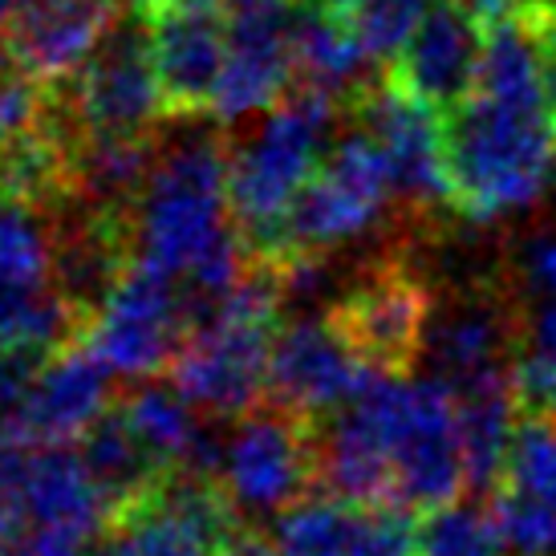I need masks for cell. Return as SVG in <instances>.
I'll list each match as a JSON object with an SVG mask.
<instances>
[{"label":"cell","mask_w":556,"mask_h":556,"mask_svg":"<svg viewBox=\"0 0 556 556\" xmlns=\"http://www.w3.org/2000/svg\"><path fill=\"white\" fill-rule=\"evenodd\" d=\"M415 556H508L495 516L479 504H447L418 520Z\"/></svg>","instance_id":"4316f807"},{"label":"cell","mask_w":556,"mask_h":556,"mask_svg":"<svg viewBox=\"0 0 556 556\" xmlns=\"http://www.w3.org/2000/svg\"><path fill=\"white\" fill-rule=\"evenodd\" d=\"M553 415H556V406H553Z\"/></svg>","instance_id":"ab89813d"},{"label":"cell","mask_w":556,"mask_h":556,"mask_svg":"<svg viewBox=\"0 0 556 556\" xmlns=\"http://www.w3.org/2000/svg\"><path fill=\"white\" fill-rule=\"evenodd\" d=\"M492 516L508 556H556V415L525 410L511 434Z\"/></svg>","instance_id":"2e32d148"},{"label":"cell","mask_w":556,"mask_h":556,"mask_svg":"<svg viewBox=\"0 0 556 556\" xmlns=\"http://www.w3.org/2000/svg\"><path fill=\"white\" fill-rule=\"evenodd\" d=\"M33 443L0 431V544L13 541L29 520V464Z\"/></svg>","instance_id":"f1b7e54d"},{"label":"cell","mask_w":556,"mask_h":556,"mask_svg":"<svg viewBox=\"0 0 556 556\" xmlns=\"http://www.w3.org/2000/svg\"><path fill=\"white\" fill-rule=\"evenodd\" d=\"M224 556H277V548H273V541L256 536V532H240V536L224 548Z\"/></svg>","instance_id":"836d02e7"},{"label":"cell","mask_w":556,"mask_h":556,"mask_svg":"<svg viewBox=\"0 0 556 556\" xmlns=\"http://www.w3.org/2000/svg\"><path fill=\"white\" fill-rule=\"evenodd\" d=\"M155 70L175 118L212 110L219 74L228 62L232 16L219 0H155L142 9Z\"/></svg>","instance_id":"5bb4252c"},{"label":"cell","mask_w":556,"mask_h":556,"mask_svg":"<svg viewBox=\"0 0 556 556\" xmlns=\"http://www.w3.org/2000/svg\"><path fill=\"white\" fill-rule=\"evenodd\" d=\"M321 483V431L277 402L252 406L224 434L219 488L240 520H277Z\"/></svg>","instance_id":"8992f818"},{"label":"cell","mask_w":556,"mask_h":556,"mask_svg":"<svg viewBox=\"0 0 556 556\" xmlns=\"http://www.w3.org/2000/svg\"><path fill=\"white\" fill-rule=\"evenodd\" d=\"M232 151L207 135L187 130L159 147L155 167L130 212L135 261L184 285L224 240H232Z\"/></svg>","instance_id":"7a4b0ae2"},{"label":"cell","mask_w":556,"mask_h":556,"mask_svg":"<svg viewBox=\"0 0 556 556\" xmlns=\"http://www.w3.org/2000/svg\"><path fill=\"white\" fill-rule=\"evenodd\" d=\"M65 86H70V98L62 114L74 126V135L135 139V135H151V126L170 114L142 13L126 21L118 16V25L106 33L98 53Z\"/></svg>","instance_id":"30bf717a"},{"label":"cell","mask_w":556,"mask_h":556,"mask_svg":"<svg viewBox=\"0 0 556 556\" xmlns=\"http://www.w3.org/2000/svg\"><path fill=\"white\" fill-rule=\"evenodd\" d=\"M357 102V130H366L387 163L394 200L410 212H434L451 203V151L447 123L422 98L399 81H370Z\"/></svg>","instance_id":"8fae6325"},{"label":"cell","mask_w":556,"mask_h":556,"mask_svg":"<svg viewBox=\"0 0 556 556\" xmlns=\"http://www.w3.org/2000/svg\"><path fill=\"white\" fill-rule=\"evenodd\" d=\"M434 0H345L338 13L354 29L370 62H399L406 41L427 21Z\"/></svg>","instance_id":"83f0119b"},{"label":"cell","mask_w":556,"mask_h":556,"mask_svg":"<svg viewBox=\"0 0 556 556\" xmlns=\"http://www.w3.org/2000/svg\"><path fill=\"white\" fill-rule=\"evenodd\" d=\"M431 313V293L422 280L402 264H382L341 296L333 317L370 370L406 374L410 362L422 357Z\"/></svg>","instance_id":"e0dca14e"},{"label":"cell","mask_w":556,"mask_h":556,"mask_svg":"<svg viewBox=\"0 0 556 556\" xmlns=\"http://www.w3.org/2000/svg\"><path fill=\"white\" fill-rule=\"evenodd\" d=\"M520 354V313L500 293H467L451 309L431 313L422 357L451 390L508 374Z\"/></svg>","instance_id":"44dd1931"},{"label":"cell","mask_w":556,"mask_h":556,"mask_svg":"<svg viewBox=\"0 0 556 556\" xmlns=\"http://www.w3.org/2000/svg\"><path fill=\"white\" fill-rule=\"evenodd\" d=\"M464 4L483 25H500V21H511V16H525L536 0H464Z\"/></svg>","instance_id":"d6a6232c"},{"label":"cell","mask_w":556,"mask_h":556,"mask_svg":"<svg viewBox=\"0 0 556 556\" xmlns=\"http://www.w3.org/2000/svg\"><path fill=\"white\" fill-rule=\"evenodd\" d=\"M118 4H130L135 13H142V9H147V4H155V0H118Z\"/></svg>","instance_id":"74e56055"},{"label":"cell","mask_w":556,"mask_h":556,"mask_svg":"<svg viewBox=\"0 0 556 556\" xmlns=\"http://www.w3.org/2000/svg\"><path fill=\"white\" fill-rule=\"evenodd\" d=\"M357 520V504H345L329 492L305 495L273 520V548L277 556H354Z\"/></svg>","instance_id":"484cf974"},{"label":"cell","mask_w":556,"mask_h":556,"mask_svg":"<svg viewBox=\"0 0 556 556\" xmlns=\"http://www.w3.org/2000/svg\"><path fill=\"white\" fill-rule=\"evenodd\" d=\"M289 41H293V65L301 86L329 93L338 102L341 93H362L370 86L366 70L374 62L366 58L362 41L338 9L293 0L289 4Z\"/></svg>","instance_id":"7402d4cb"},{"label":"cell","mask_w":556,"mask_h":556,"mask_svg":"<svg viewBox=\"0 0 556 556\" xmlns=\"http://www.w3.org/2000/svg\"><path fill=\"white\" fill-rule=\"evenodd\" d=\"M528 29L536 37V53H541V74L548 86V98L556 106V0H536L525 13Z\"/></svg>","instance_id":"1f68e13d"},{"label":"cell","mask_w":556,"mask_h":556,"mask_svg":"<svg viewBox=\"0 0 556 556\" xmlns=\"http://www.w3.org/2000/svg\"><path fill=\"white\" fill-rule=\"evenodd\" d=\"M191 333L184 285L159 268L130 264L106 301L90 313L81 341L123 378H151L170 370L184 338Z\"/></svg>","instance_id":"9c48e42d"},{"label":"cell","mask_w":556,"mask_h":556,"mask_svg":"<svg viewBox=\"0 0 556 556\" xmlns=\"http://www.w3.org/2000/svg\"><path fill=\"white\" fill-rule=\"evenodd\" d=\"M261 4H285V0H232V9H261Z\"/></svg>","instance_id":"d590c367"},{"label":"cell","mask_w":556,"mask_h":556,"mask_svg":"<svg viewBox=\"0 0 556 556\" xmlns=\"http://www.w3.org/2000/svg\"><path fill=\"white\" fill-rule=\"evenodd\" d=\"M110 366L86 341L65 345L33 378L29 394L4 434H16L33 447L74 443L110 410Z\"/></svg>","instance_id":"d6986e66"},{"label":"cell","mask_w":556,"mask_h":556,"mask_svg":"<svg viewBox=\"0 0 556 556\" xmlns=\"http://www.w3.org/2000/svg\"><path fill=\"white\" fill-rule=\"evenodd\" d=\"M280 296L277 264L256 256L232 293L191 325L170 362V382L200 410L248 415L268 394Z\"/></svg>","instance_id":"277c9868"},{"label":"cell","mask_w":556,"mask_h":556,"mask_svg":"<svg viewBox=\"0 0 556 556\" xmlns=\"http://www.w3.org/2000/svg\"><path fill=\"white\" fill-rule=\"evenodd\" d=\"M483 41V21L464 0H434L427 21L394 62V81L434 110L464 106L476 90Z\"/></svg>","instance_id":"ffe728a7"},{"label":"cell","mask_w":556,"mask_h":556,"mask_svg":"<svg viewBox=\"0 0 556 556\" xmlns=\"http://www.w3.org/2000/svg\"><path fill=\"white\" fill-rule=\"evenodd\" d=\"M296 78L293 41H289V4L236 9L228 62L219 74L212 114L219 123H244L277 110Z\"/></svg>","instance_id":"ac0fdd59"},{"label":"cell","mask_w":556,"mask_h":556,"mask_svg":"<svg viewBox=\"0 0 556 556\" xmlns=\"http://www.w3.org/2000/svg\"><path fill=\"white\" fill-rule=\"evenodd\" d=\"M553 98L525 16L488 25L476 90L447 118L451 203L471 224L525 212L553 167Z\"/></svg>","instance_id":"6da1fadb"},{"label":"cell","mask_w":556,"mask_h":556,"mask_svg":"<svg viewBox=\"0 0 556 556\" xmlns=\"http://www.w3.org/2000/svg\"><path fill=\"white\" fill-rule=\"evenodd\" d=\"M240 516L219 479L175 471L110 516L118 556H224L240 536Z\"/></svg>","instance_id":"7c38bea8"},{"label":"cell","mask_w":556,"mask_h":556,"mask_svg":"<svg viewBox=\"0 0 556 556\" xmlns=\"http://www.w3.org/2000/svg\"><path fill=\"white\" fill-rule=\"evenodd\" d=\"M81 333L86 313L58 289V240L37 203L0 191V350L58 354Z\"/></svg>","instance_id":"5b68a950"},{"label":"cell","mask_w":556,"mask_h":556,"mask_svg":"<svg viewBox=\"0 0 556 556\" xmlns=\"http://www.w3.org/2000/svg\"><path fill=\"white\" fill-rule=\"evenodd\" d=\"M366 357L345 338L338 317L301 313L280 325L268 357V402L301 418L338 415L370 378Z\"/></svg>","instance_id":"4fadbf2b"},{"label":"cell","mask_w":556,"mask_h":556,"mask_svg":"<svg viewBox=\"0 0 556 556\" xmlns=\"http://www.w3.org/2000/svg\"><path fill=\"white\" fill-rule=\"evenodd\" d=\"M338 118V98L301 86L232 151L228 191H232L236 228L252 256L273 261L280 248L285 219L301 191L329 155V130Z\"/></svg>","instance_id":"3957f363"},{"label":"cell","mask_w":556,"mask_h":556,"mask_svg":"<svg viewBox=\"0 0 556 556\" xmlns=\"http://www.w3.org/2000/svg\"><path fill=\"white\" fill-rule=\"evenodd\" d=\"M110 504L90 479L81 455L70 447H37L29 464V520L25 525L65 528L81 536H98L106 525Z\"/></svg>","instance_id":"cb8c5ba5"},{"label":"cell","mask_w":556,"mask_h":556,"mask_svg":"<svg viewBox=\"0 0 556 556\" xmlns=\"http://www.w3.org/2000/svg\"><path fill=\"white\" fill-rule=\"evenodd\" d=\"M78 455L90 479L98 483V492L106 495L110 516L126 504H135L139 495H147L155 483L167 479L163 464L147 451L135 427L123 418L118 406H110L106 415L93 422L90 431L78 439Z\"/></svg>","instance_id":"d4e9b609"},{"label":"cell","mask_w":556,"mask_h":556,"mask_svg":"<svg viewBox=\"0 0 556 556\" xmlns=\"http://www.w3.org/2000/svg\"><path fill=\"white\" fill-rule=\"evenodd\" d=\"M516 280L525 296H553L556 293V228L532 232L516 248Z\"/></svg>","instance_id":"f546056e"},{"label":"cell","mask_w":556,"mask_h":556,"mask_svg":"<svg viewBox=\"0 0 556 556\" xmlns=\"http://www.w3.org/2000/svg\"><path fill=\"white\" fill-rule=\"evenodd\" d=\"M394 200L387 163L378 155L366 130H345L333 139L321 170L309 179L285 219L280 248L273 261L289 256H325L333 248L366 236L387 216V203Z\"/></svg>","instance_id":"ba28073f"},{"label":"cell","mask_w":556,"mask_h":556,"mask_svg":"<svg viewBox=\"0 0 556 556\" xmlns=\"http://www.w3.org/2000/svg\"><path fill=\"white\" fill-rule=\"evenodd\" d=\"M118 25V0H16L0 29V58L37 86L78 78L106 33Z\"/></svg>","instance_id":"9a60e30c"},{"label":"cell","mask_w":556,"mask_h":556,"mask_svg":"<svg viewBox=\"0 0 556 556\" xmlns=\"http://www.w3.org/2000/svg\"><path fill=\"white\" fill-rule=\"evenodd\" d=\"M86 556H118V548H114L110 536H93L90 548H86Z\"/></svg>","instance_id":"e575fe53"},{"label":"cell","mask_w":556,"mask_h":556,"mask_svg":"<svg viewBox=\"0 0 556 556\" xmlns=\"http://www.w3.org/2000/svg\"><path fill=\"white\" fill-rule=\"evenodd\" d=\"M455 406H459V443H464L467 459V488L471 492H495L500 476H504V459H508L511 434L520 422L525 402L516 394V382L508 374H492L479 378L471 387L455 390Z\"/></svg>","instance_id":"603a6c76"},{"label":"cell","mask_w":556,"mask_h":556,"mask_svg":"<svg viewBox=\"0 0 556 556\" xmlns=\"http://www.w3.org/2000/svg\"><path fill=\"white\" fill-rule=\"evenodd\" d=\"M13 9H16V0H0V29L9 25V16H13Z\"/></svg>","instance_id":"8d00e7d4"},{"label":"cell","mask_w":556,"mask_h":556,"mask_svg":"<svg viewBox=\"0 0 556 556\" xmlns=\"http://www.w3.org/2000/svg\"><path fill=\"white\" fill-rule=\"evenodd\" d=\"M520 354L556 366V293L532 296L520 313Z\"/></svg>","instance_id":"4dcf8cb0"},{"label":"cell","mask_w":556,"mask_h":556,"mask_svg":"<svg viewBox=\"0 0 556 556\" xmlns=\"http://www.w3.org/2000/svg\"><path fill=\"white\" fill-rule=\"evenodd\" d=\"M548 187L556 191V142H553V167H548Z\"/></svg>","instance_id":"f35d334b"},{"label":"cell","mask_w":556,"mask_h":556,"mask_svg":"<svg viewBox=\"0 0 556 556\" xmlns=\"http://www.w3.org/2000/svg\"><path fill=\"white\" fill-rule=\"evenodd\" d=\"M390 459L394 504L434 511L455 504L467 488V459L459 443V406L443 378H390Z\"/></svg>","instance_id":"52a82bcc"}]
</instances>
